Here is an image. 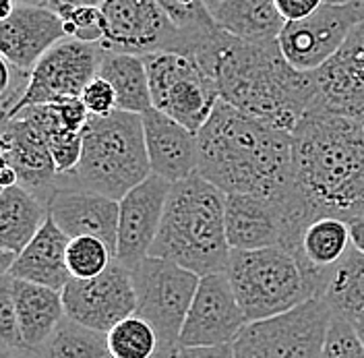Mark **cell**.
<instances>
[{"mask_svg":"<svg viewBox=\"0 0 364 358\" xmlns=\"http://www.w3.org/2000/svg\"><path fill=\"white\" fill-rule=\"evenodd\" d=\"M52 108H54V112L58 116L60 125L67 131L83 133V129H85L91 114L87 112V108H85L81 98H68V100H63V102H56V104H52Z\"/></svg>","mask_w":364,"mask_h":358,"instance_id":"8d00e7d4","label":"cell"},{"mask_svg":"<svg viewBox=\"0 0 364 358\" xmlns=\"http://www.w3.org/2000/svg\"><path fill=\"white\" fill-rule=\"evenodd\" d=\"M68 243H70V238L48 214L40 232L17 255L13 268L4 275L33 282V284L48 286L54 290H65V286L70 280L67 268Z\"/></svg>","mask_w":364,"mask_h":358,"instance_id":"603a6c76","label":"cell"},{"mask_svg":"<svg viewBox=\"0 0 364 358\" xmlns=\"http://www.w3.org/2000/svg\"><path fill=\"white\" fill-rule=\"evenodd\" d=\"M178 358H236L234 346H213V348H181Z\"/></svg>","mask_w":364,"mask_h":358,"instance_id":"f35d334b","label":"cell"},{"mask_svg":"<svg viewBox=\"0 0 364 358\" xmlns=\"http://www.w3.org/2000/svg\"><path fill=\"white\" fill-rule=\"evenodd\" d=\"M290 197L272 199L259 195H226V234L230 248L259 251L284 246L296 255L304 228L290 207Z\"/></svg>","mask_w":364,"mask_h":358,"instance_id":"7c38bea8","label":"cell"},{"mask_svg":"<svg viewBox=\"0 0 364 358\" xmlns=\"http://www.w3.org/2000/svg\"><path fill=\"white\" fill-rule=\"evenodd\" d=\"M292 139L294 189L313 218H364V120L311 108Z\"/></svg>","mask_w":364,"mask_h":358,"instance_id":"7a4b0ae2","label":"cell"},{"mask_svg":"<svg viewBox=\"0 0 364 358\" xmlns=\"http://www.w3.org/2000/svg\"><path fill=\"white\" fill-rule=\"evenodd\" d=\"M317 100L313 108L364 120V19L340 50L315 70Z\"/></svg>","mask_w":364,"mask_h":358,"instance_id":"e0dca14e","label":"cell"},{"mask_svg":"<svg viewBox=\"0 0 364 358\" xmlns=\"http://www.w3.org/2000/svg\"><path fill=\"white\" fill-rule=\"evenodd\" d=\"M352 246L350 224L340 218H318L304 228L296 257L313 275L318 298L327 286L329 271L348 255Z\"/></svg>","mask_w":364,"mask_h":358,"instance_id":"cb8c5ba5","label":"cell"},{"mask_svg":"<svg viewBox=\"0 0 364 358\" xmlns=\"http://www.w3.org/2000/svg\"><path fill=\"white\" fill-rule=\"evenodd\" d=\"M201 278L174 261L147 257L133 269L136 315L147 319L164 346L181 348V332Z\"/></svg>","mask_w":364,"mask_h":358,"instance_id":"30bf717a","label":"cell"},{"mask_svg":"<svg viewBox=\"0 0 364 358\" xmlns=\"http://www.w3.org/2000/svg\"><path fill=\"white\" fill-rule=\"evenodd\" d=\"M81 100L91 116H106L118 110L114 88L102 77H95L81 93Z\"/></svg>","mask_w":364,"mask_h":358,"instance_id":"d590c367","label":"cell"},{"mask_svg":"<svg viewBox=\"0 0 364 358\" xmlns=\"http://www.w3.org/2000/svg\"><path fill=\"white\" fill-rule=\"evenodd\" d=\"M249 325L228 271L205 275L181 332V348L230 346Z\"/></svg>","mask_w":364,"mask_h":358,"instance_id":"5bb4252c","label":"cell"},{"mask_svg":"<svg viewBox=\"0 0 364 358\" xmlns=\"http://www.w3.org/2000/svg\"><path fill=\"white\" fill-rule=\"evenodd\" d=\"M230 253L226 193L199 172L174 182L149 255L205 278L226 271Z\"/></svg>","mask_w":364,"mask_h":358,"instance_id":"277c9868","label":"cell"},{"mask_svg":"<svg viewBox=\"0 0 364 358\" xmlns=\"http://www.w3.org/2000/svg\"><path fill=\"white\" fill-rule=\"evenodd\" d=\"M104 48L73 38L50 48L31 70V79L23 100L4 118H11L27 106L56 104L68 98H81L83 90L97 77Z\"/></svg>","mask_w":364,"mask_h":358,"instance_id":"8fae6325","label":"cell"},{"mask_svg":"<svg viewBox=\"0 0 364 358\" xmlns=\"http://www.w3.org/2000/svg\"><path fill=\"white\" fill-rule=\"evenodd\" d=\"M19 4H33V6H48V0H2V19L11 15V11Z\"/></svg>","mask_w":364,"mask_h":358,"instance_id":"7bdbcfd3","label":"cell"},{"mask_svg":"<svg viewBox=\"0 0 364 358\" xmlns=\"http://www.w3.org/2000/svg\"><path fill=\"white\" fill-rule=\"evenodd\" d=\"M209 11L222 31L242 42L277 40L286 27L275 0H215Z\"/></svg>","mask_w":364,"mask_h":358,"instance_id":"d4e9b609","label":"cell"},{"mask_svg":"<svg viewBox=\"0 0 364 358\" xmlns=\"http://www.w3.org/2000/svg\"><path fill=\"white\" fill-rule=\"evenodd\" d=\"M350 234H352V245L364 253V218L350 222Z\"/></svg>","mask_w":364,"mask_h":358,"instance_id":"60d3db41","label":"cell"},{"mask_svg":"<svg viewBox=\"0 0 364 358\" xmlns=\"http://www.w3.org/2000/svg\"><path fill=\"white\" fill-rule=\"evenodd\" d=\"M116 261V253L110 245L95 236L70 238L67 246V268L75 280H91L102 275Z\"/></svg>","mask_w":364,"mask_h":358,"instance_id":"1f68e13d","label":"cell"},{"mask_svg":"<svg viewBox=\"0 0 364 358\" xmlns=\"http://www.w3.org/2000/svg\"><path fill=\"white\" fill-rule=\"evenodd\" d=\"M2 164L15 168L19 184L48 203L60 186L63 177L56 172L48 141L42 131L25 116L4 118L0 137Z\"/></svg>","mask_w":364,"mask_h":358,"instance_id":"ac0fdd59","label":"cell"},{"mask_svg":"<svg viewBox=\"0 0 364 358\" xmlns=\"http://www.w3.org/2000/svg\"><path fill=\"white\" fill-rule=\"evenodd\" d=\"M364 19V2L323 4L300 21L286 23L277 42L286 60L302 73H315L348 40L350 31Z\"/></svg>","mask_w":364,"mask_h":358,"instance_id":"4fadbf2b","label":"cell"},{"mask_svg":"<svg viewBox=\"0 0 364 358\" xmlns=\"http://www.w3.org/2000/svg\"><path fill=\"white\" fill-rule=\"evenodd\" d=\"M67 38L65 21L50 6L19 4L0 21V52L15 68L31 73L44 54Z\"/></svg>","mask_w":364,"mask_h":358,"instance_id":"d6986e66","label":"cell"},{"mask_svg":"<svg viewBox=\"0 0 364 358\" xmlns=\"http://www.w3.org/2000/svg\"><path fill=\"white\" fill-rule=\"evenodd\" d=\"M0 358H33L29 352L25 350H11V348H2V354Z\"/></svg>","mask_w":364,"mask_h":358,"instance_id":"f6af8a7d","label":"cell"},{"mask_svg":"<svg viewBox=\"0 0 364 358\" xmlns=\"http://www.w3.org/2000/svg\"><path fill=\"white\" fill-rule=\"evenodd\" d=\"M228 275L249 323L290 313L318 298L317 284L292 251H232Z\"/></svg>","mask_w":364,"mask_h":358,"instance_id":"8992f818","label":"cell"},{"mask_svg":"<svg viewBox=\"0 0 364 358\" xmlns=\"http://www.w3.org/2000/svg\"><path fill=\"white\" fill-rule=\"evenodd\" d=\"M178 346H164L161 344V348H159V352L154 358H178Z\"/></svg>","mask_w":364,"mask_h":358,"instance_id":"ee69618b","label":"cell"},{"mask_svg":"<svg viewBox=\"0 0 364 358\" xmlns=\"http://www.w3.org/2000/svg\"><path fill=\"white\" fill-rule=\"evenodd\" d=\"M321 358H364L363 337L352 321L343 317L331 319Z\"/></svg>","mask_w":364,"mask_h":358,"instance_id":"d6a6232c","label":"cell"},{"mask_svg":"<svg viewBox=\"0 0 364 358\" xmlns=\"http://www.w3.org/2000/svg\"><path fill=\"white\" fill-rule=\"evenodd\" d=\"M141 116L151 174H158L174 184L199 172L197 135L156 108Z\"/></svg>","mask_w":364,"mask_h":358,"instance_id":"44dd1931","label":"cell"},{"mask_svg":"<svg viewBox=\"0 0 364 358\" xmlns=\"http://www.w3.org/2000/svg\"><path fill=\"white\" fill-rule=\"evenodd\" d=\"M48 214L68 238L95 236L110 245L116 253L118 243V214L120 205L106 195L83 189L67 177L46 203Z\"/></svg>","mask_w":364,"mask_h":358,"instance_id":"ffe728a7","label":"cell"},{"mask_svg":"<svg viewBox=\"0 0 364 358\" xmlns=\"http://www.w3.org/2000/svg\"><path fill=\"white\" fill-rule=\"evenodd\" d=\"M354 325H356V330H358V334H360V337H363V344H364V319H360V321H352Z\"/></svg>","mask_w":364,"mask_h":358,"instance_id":"7dc6e473","label":"cell"},{"mask_svg":"<svg viewBox=\"0 0 364 358\" xmlns=\"http://www.w3.org/2000/svg\"><path fill=\"white\" fill-rule=\"evenodd\" d=\"M0 342H2V348L23 350L19 317H17L11 290L4 282L0 284Z\"/></svg>","mask_w":364,"mask_h":358,"instance_id":"e575fe53","label":"cell"},{"mask_svg":"<svg viewBox=\"0 0 364 358\" xmlns=\"http://www.w3.org/2000/svg\"><path fill=\"white\" fill-rule=\"evenodd\" d=\"M104 0H48V6L58 13L60 17H65L67 13L81 9V6H102Z\"/></svg>","mask_w":364,"mask_h":358,"instance_id":"ab89813d","label":"cell"},{"mask_svg":"<svg viewBox=\"0 0 364 358\" xmlns=\"http://www.w3.org/2000/svg\"><path fill=\"white\" fill-rule=\"evenodd\" d=\"M182 4H186V6H195V4H201V2H211V0H181Z\"/></svg>","mask_w":364,"mask_h":358,"instance_id":"c3c4849f","label":"cell"},{"mask_svg":"<svg viewBox=\"0 0 364 358\" xmlns=\"http://www.w3.org/2000/svg\"><path fill=\"white\" fill-rule=\"evenodd\" d=\"M15 116H25L29 118L46 137L50 154L54 159L56 172L60 177H70L75 172V168L79 166L81 159V149H83V139L81 133H73L67 131L58 116L54 112L52 104H40V106H27L21 112ZM13 118V116H11Z\"/></svg>","mask_w":364,"mask_h":358,"instance_id":"f1b7e54d","label":"cell"},{"mask_svg":"<svg viewBox=\"0 0 364 358\" xmlns=\"http://www.w3.org/2000/svg\"><path fill=\"white\" fill-rule=\"evenodd\" d=\"M67 38L87 42V44H102L104 42V13L100 6H81L67 13L63 17Z\"/></svg>","mask_w":364,"mask_h":358,"instance_id":"836d02e7","label":"cell"},{"mask_svg":"<svg viewBox=\"0 0 364 358\" xmlns=\"http://www.w3.org/2000/svg\"><path fill=\"white\" fill-rule=\"evenodd\" d=\"M211 2H215V0H211ZM211 2H209V4H211ZM209 4H207V6H209Z\"/></svg>","mask_w":364,"mask_h":358,"instance_id":"681fc988","label":"cell"},{"mask_svg":"<svg viewBox=\"0 0 364 358\" xmlns=\"http://www.w3.org/2000/svg\"><path fill=\"white\" fill-rule=\"evenodd\" d=\"M213 79L222 102L286 133H294L317 100L315 73L292 67L277 40L242 42L224 31Z\"/></svg>","mask_w":364,"mask_h":358,"instance_id":"3957f363","label":"cell"},{"mask_svg":"<svg viewBox=\"0 0 364 358\" xmlns=\"http://www.w3.org/2000/svg\"><path fill=\"white\" fill-rule=\"evenodd\" d=\"M106 336L110 358H154L161 348L158 330L136 313L116 323Z\"/></svg>","mask_w":364,"mask_h":358,"instance_id":"4dcf8cb0","label":"cell"},{"mask_svg":"<svg viewBox=\"0 0 364 358\" xmlns=\"http://www.w3.org/2000/svg\"><path fill=\"white\" fill-rule=\"evenodd\" d=\"M333 313L323 298H313L279 317L249 323L236 337V358H321Z\"/></svg>","mask_w":364,"mask_h":358,"instance_id":"9c48e42d","label":"cell"},{"mask_svg":"<svg viewBox=\"0 0 364 358\" xmlns=\"http://www.w3.org/2000/svg\"><path fill=\"white\" fill-rule=\"evenodd\" d=\"M15 184H19V177H17L15 168H11L9 164H2V168H0V186L9 189V186H15Z\"/></svg>","mask_w":364,"mask_h":358,"instance_id":"b9f144b4","label":"cell"},{"mask_svg":"<svg viewBox=\"0 0 364 358\" xmlns=\"http://www.w3.org/2000/svg\"><path fill=\"white\" fill-rule=\"evenodd\" d=\"M81 139V159L67 177L70 182L120 201L151 174L141 114L90 116Z\"/></svg>","mask_w":364,"mask_h":358,"instance_id":"5b68a950","label":"cell"},{"mask_svg":"<svg viewBox=\"0 0 364 358\" xmlns=\"http://www.w3.org/2000/svg\"><path fill=\"white\" fill-rule=\"evenodd\" d=\"M100 9L104 13V42L100 46L110 52L136 56L178 52L193 58L205 38L218 29L186 33L156 0H104Z\"/></svg>","mask_w":364,"mask_h":358,"instance_id":"52a82bcc","label":"cell"},{"mask_svg":"<svg viewBox=\"0 0 364 358\" xmlns=\"http://www.w3.org/2000/svg\"><path fill=\"white\" fill-rule=\"evenodd\" d=\"M154 108L199 135L220 104L215 79L195 58L178 52L145 56Z\"/></svg>","mask_w":364,"mask_h":358,"instance_id":"ba28073f","label":"cell"},{"mask_svg":"<svg viewBox=\"0 0 364 358\" xmlns=\"http://www.w3.org/2000/svg\"><path fill=\"white\" fill-rule=\"evenodd\" d=\"M65 311L73 321L108 334L116 323L135 315L136 294L133 271L114 261L102 275L91 280L70 278L63 290Z\"/></svg>","mask_w":364,"mask_h":358,"instance_id":"9a60e30c","label":"cell"},{"mask_svg":"<svg viewBox=\"0 0 364 358\" xmlns=\"http://www.w3.org/2000/svg\"><path fill=\"white\" fill-rule=\"evenodd\" d=\"M48 218L46 203L21 184L0 193V248L19 255Z\"/></svg>","mask_w":364,"mask_h":358,"instance_id":"484cf974","label":"cell"},{"mask_svg":"<svg viewBox=\"0 0 364 358\" xmlns=\"http://www.w3.org/2000/svg\"><path fill=\"white\" fill-rule=\"evenodd\" d=\"M97 77L106 79L114 88L118 110L145 114L154 108L145 56L104 50Z\"/></svg>","mask_w":364,"mask_h":358,"instance_id":"4316f807","label":"cell"},{"mask_svg":"<svg viewBox=\"0 0 364 358\" xmlns=\"http://www.w3.org/2000/svg\"><path fill=\"white\" fill-rule=\"evenodd\" d=\"M275 4L286 23H292L313 15L325 4V0H275Z\"/></svg>","mask_w":364,"mask_h":358,"instance_id":"74e56055","label":"cell"},{"mask_svg":"<svg viewBox=\"0 0 364 358\" xmlns=\"http://www.w3.org/2000/svg\"><path fill=\"white\" fill-rule=\"evenodd\" d=\"M199 174L226 195L288 199L294 191V139L220 100L197 135Z\"/></svg>","mask_w":364,"mask_h":358,"instance_id":"6da1fadb","label":"cell"},{"mask_svg":"<svg viewBox=\"0 0 364 358\" xmlns=\"http://www.w3.org/2000/svg\"><path fill=\"white\" fill-rule=\"evenodd\" d=\"M2 282L9 286L21 330L23 350L36 352L46 339L54 334L58 323L67 317L63 290H54L33 282L2 275Z\"/></svg>","mask_w":364,"mask_h":358,"instance_id":"7402d4cb","label":"cell"},{"mask_svg":"<svg viewBox=\"0 0 364 358\" xmlns=\"http://www.w3.org/2000/svg\"><path fill=\"white\" fill-rule=\"evenodd\" d=\"M33 358H110L108 336L65 317Z\"/></svg>","mask_w":364,"mask_h":358,"instance_id":"f546056e","label":"cell"},{"mask_svg":"<svg viewBox=\"0 0 364 358\" xmlns=\"http://www.w3.org/2000/svg\"><path fill=\"white\" fill-rule=\"evenodd\" d=\"M364 0H325V4H358Z\"/></svg>","mask_w":364,"mask_h":358,"instance_id":"bcb514c9","label":"cell"},{"mask_svg":"<svg viewBox=\"0 0 364 358\" xmlns=\"http://www.w3.org/2000/svg\"><path fill=\"white\" fill-rule=\"evenodd\" d=\"M321 298L329 305L333 317L348 321L364 319V253L356 246L329 271Z\"/></svg>","mask_w":364,"mask_h":358,"instance_id":"83f0119b","label":"cell"},{"mask_svg":"<svg viewBox=\"0 0 364 358\" xmlns=\"http://www.w3.org/2000/svg\"><path fill=\"white\" fill-rule=\"evenodd\" d=\"M172 182L158 174H149L133 191H129L118 205V243L116 261L127 269H133L149 257L161 226L166 201Z\"/></svg>","mask_w":364,"mask_h":358,"instance_id":"2e32d148","label":"cell"}]
</instances>
